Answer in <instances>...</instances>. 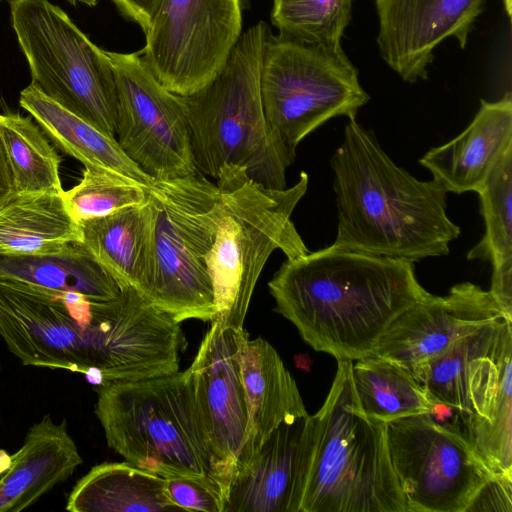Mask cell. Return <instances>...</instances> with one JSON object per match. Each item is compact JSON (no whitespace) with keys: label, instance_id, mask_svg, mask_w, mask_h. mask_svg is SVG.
<instances>
[{"label":"cell","instance_id":"obj_1","mask_svg":"<svg viewBox=\"0 0 512 512\" xmlns=\"http://www.w3.org/2000/svg\"><path fill=\"white\" fill-rule=\"evenodd\" d=\"M268 289L306 343L352 362L373 356L390 324L429 294L413 262L333 244L287 259Z\"/></svg>","mask_w":512,"mask_h":512},{"label":"cell","instance_id":"obj_2","mask_svg":"<svg viewBox=\"0 0 512 512\" xmlns=\"http://www.w3.org/2000/svg\"><path fill=\"white\" fill-rule=\"evenodd\" d=\"M330 164L338 211L334 246L411 262L449 254L460 228L446 214V190L397 166L356 119L346 124Z\"/></svg>","mask_w":512,"mask_h":512},{"label":"cell","instance_id":"obj_3","mask_svg":"<svg viewBox=\"0 0 512 512\" xmlns=\"http://www.w3.org/2000/svg\"><path fill=\"white\" fill-rule=\"evenodd\" d=\"M0 336L23 365L81 373L96 386L122 379L136 344L119 297L93 302L1 279Z\"/></svg>","mask_w":512,"mask_h":512},{"label":"cell","instance_id":"obj_4","mask_svg":"<svg viewBox=\"0 0 512 512\" xmlns=\"http://www.w3.org/2000/svg\"><path fill=\"white\" fill-rule=\"evenodd\" d=\"M269 26L260 21L243 32L218 75L204 88L180 96L194 162L217 178L225 165L246 168L268 188H286L296 151L269 125L261 96V68Z\"/></svg>","mask_w":512,"mask_h":512},{"label":"cell","instance_id":"obj_5","mask_svg":"<svg viewBox=\"0 0 512 512\" xmlns=\"http://www.w3.org/2000/svg\"><path fill=\"white\" fill-rule=\"evenodd\" d=\"M96 392L95 415L111 449L130 464L165 479L200 483L225 507L187 369L108 382L97 386Z\"/></svg>","mask_w":512,"mask_h":512},{"label":"cell","instance_id":"obj_6","mask_svg":"<svg viewBox=\"0 0 512 512\" xmlns=\"http://www.w3.org/2000/svg\"><path fill=\"white\" fill-rule=\"evenodd\" d=\"M219 221L206 256L216 318L224 327L243 328L257 280L275 250L287 259L309 252L292 213L308 188V174L289 188L273 189L253 180L246 168L223 166L217 176Z\"/></svg>","mask_w":512,"mask_h":512},{"label":"cell","instance_id":"obj_7","mask_svg":"<svg viewBox=\"0 0 512 512\" xmlns=\"http://www.w3.org/2000/svg\"><path fill=\"white\" fill-rule=\"evenodd\" d=\"M352 361L339 360L321 409L301 512H408L394 473L387 423L359 404Z\"/></svg>","mask_w":512,"mask_h":512},{"label":"cell","instance_id":"obj_8","mask_svg":"<svg viewBox=\"0 0 512 512\" xmlns=\"http://www.w3.org/2000/svg\"><path fill=\"white\" fill-rule=\"evenodd\" d=\"M149 257L140 294L181 323L213 322L216 306L206 256L219 221V190L203 174L147 187Z\"/></svg>","mask_w":512,"mask_h":512},{"label":"cell","instance_id":"obj_9","mask_svg":"<svg viewBox=\"0 0 512 512\" xmlns=\"http://www.w3.org/2000/svg\"><path fill=\"white\" fill-rule=\"evenodd\" d=\"M11 24L27 59L31 85L115 137L118 99L105 50L49 0H8Z\"/></svg>","mask_w":512,"mask_h":512},{"label":"cell","instance_id":"obj_10","mask_svg":"<svg viewBox=\"0 0 512 512\" xmlns=\"http://www.w3.org/2000/svg\"><path fill=\"white\" fill-rule=\"evenodd\" d=\"M267 121L284 143L297 145L331 118L356 119L370 99L342 47L270 35L261 68Z\"/></svg>","mask_w":512,"mask_h":512},{"label":"cell","instance_id":"obj_11","mask_svg":"<svg viewBox=\"0 0 512 512\" xmlns=\"http://www.w3.org/2000/svg\"><path fill=\"white\" fill-rule=\"evenodd\" d=\"M387 443L408 512H466L495 474L458 427L432 414L388 422Z\"/></svg>","mask_w":512,"mask_h":512},{"label":"cell","instance_id":"obj_12","mask_svg":"<svg viewBox=\"0 0 512 512\" xmlns=\"http://www.w3.org/2000/svg\"><path fill=\"white\" fill-rule=\"evenodd\" d=\"M241 34V0H158L139 54L166 89L188 96L218 75Z\"/></svg>","mask_w":512,"mask_h":512},{"label":"cell","instance_id":"obj_13","mask_svg":"<svg viewBox=\"0 0 512 512\" xmlns=\"http://www.w3.org/2000/svg\"><path fill=\"white\" fill-rule=\"evenodd\" d=\"M118 99L115 138L125 154L154 180L197 173L184 107L139 52L105 51Z\"/></svg>","mask_w":512,"mask_h":512},{"label":"cell","instance_id":"obj_14","mask_svg":"<svg viewBox=\"0 0 512 512\" xmlns=\"http://www.w3.org/2000/svg\"><path fill=\"white\" fill-rule=\"evenodd\" d=\"M187 370L212 455L213 478L227 501L247 427L236 330L211 322Z\"/></svg>","mask_w":512,"mask_h":512},{"label":"cell","instance_id":"obj_15","mask_svg":"<svg viewBox=\"0 0 512 512\" xmlns=\"http://www.w3.org/2000/svg\"><path fill=\"white\" fill-rule=\"evenodd\" d=\"M317 441V420L281 423L229 486L224 512H301Z\"/></svg>","mask_w":512,"mask_h":512},{"label":"cell","instance_id":"obj_16","mask_svg":"<svg viewBox=\"0 0 512 512\" xmlns=\"http://www.w3.org/2000/svg\"><path fill=\"white\" fill-rule=\"evenodd\" d=\"M381 58L408 83L427 79L434 50L449 37L464 49L485 0H374Z\"/></svg>","mask_w":512,"mask_h":512},{"label":"cell","instance_id":"obj_17","mask_svg":"<svg viewBox=\"0 0 512 512\" xmlns=\"http://www.w3.org/2000/svg\"><path fill=\"white\" fill-rule=\"evenodd\" d=\"M500 318L506 317L489 291L462 282L445 296L429 293L401 313L373 356L393 360L411 373L454 341Z\"/></svg>","mask_w":512,"mask_h":512},{"label":"cell","instance_id":"obj_18","mask_svg":"<svg viewBox=\"0 0 512 512\" xmlns=\"http://www.w3.org/2000/svg\"><path fill=\"white\" fill-rule=\"evenodd\" d=\"M247 427L235 471L245 465L281 423L308 414L299 389L275 348L236 330ZM235 473V472H234Z\"/></svg>","mask_w":512,"mask_h":512},{"label":"cell","instance_id":"obj_19","mask_svg":"<svg viewBox=\"0 0 512 512\" xmlns=\"http://www.w3.org/2000/svg\"><path fill=\"white\" fill-rule=\"evenodd\" d=\"M512 147V97L481 100L469 126L449 142L431 148L419 160L446 192H477Z\"/></svg>","mask_w":512,"mask_h":512},{"label":"cell","instance_id":"obj_20","mask_svg":"<svg viewBox=\"0 0 512 512\" xmlns=\"http://www.w3.org/2000/svg\"><path fill=\"white\" fill-rule=\"evenodd\" d=\"M83 460L66 420L49 414L27 430L20 449L0 476V512L22 511L65 482Z\"/></svg>","mask_w":512,"mask_h":512},{"label":"cell","instance_id":"obj_21","mask_svg":"<svg viewBox=\"0 0 512 512\" xmlns=\"http://www.w3.org/2000/svg\"><path fill=\"white\" fill-rule=\"evenodd\" d=\"M19 103L54 145L84 167L113 172L146 187L155 181L125 154L115 137L66 110L33 85L21 91Z\"/></svg>","mask_w":512,"mask_h":512},{"label":"cell","instance_id":"obj_22","mask_svg":"<svg viewBox=\"0 0 512 512\" xmlns=\"http://www.w3.org/2000/svg\"><path fill=\"white\" fill-rule=\"evenodd\" d=\"M71 512L184 511L170 497L166 479L129 462L93 466L69 493Z\"/></svg>","mask_w":512,"mask_h":512},{"label":"cell","instance_id":"obj_23","mask_svg":"<svg viewBox=\"0 0 512 512\" xmlns=\"http://www.w3.org/2000/svg\"><path fill=\"white\" fill-rule=\"evenodd\" d=\"M0 279L78 294L93 302L115 300L121 288L81 242L46 255L0 254Z\"/></svg>","mask_w":512,"mask_h":512},{"label":"cell","instance_id":"obj_24","mask_svg":"<svg viewBox=\"0 0 512 512\" xmlns=\"http://www.w3.org/2000/svg\"><path fill=\"white\" fill-rule=\"evenodd\" d=\"M81 238L62 194L14 192L0 205V254H54Z\"/></svg>","mask_w":512,"mask_h":512},{"label":"cell","instance_id":"obj_25","mask_svg":"<svg viewBox=\"0 0 512 512\" xmlns=\"http://www.w3.org/2000/svg\"><path fill=\"white\" fill-rule=\"evenodd\" d=\"M503 319L459 338L411 372L432 402L460 415L472 413L473 393Z\"/></svg>","mask_w":512,"mask_h":512},{"label":"cell","instance_id":"obj_26","mask_svg":"<svg viewBox=\"0 0 512 512\" xmlns=\"http://www.w3.org/2000/svg\"><path fill=\"white\" fill-rule=\"evenodd\" d=\"M485 233L467 254L469 260L492 265L491 288L505 317L512 321V147L477 191Z\"/></svg>","mask_w":512,"mask_h":512},{"label":"cell","instance_id":"obj_27","mask_svg":"<svg viewBox=\"0 0 512 512\" xmlns=\"http://www.w3.org/2000/svg\"><path fill=\"white\" fill-rule=\"evenodd\" d=\"M81 243L116 280L121 289L140 292L148 267L147 201L80 224Z\"/></svg>","mask_w":512,"mask_h":512},{"label":"cell","instance_id":"obj_28","mask_svg":"<svg viewBox=\"0 0 512 512\" xmlns=\"http://www.w3.org/2000/svg\"><path fill=\"white\" fill-rule=\"evenodd\" d=\"M352 380L361 409L370 418L388 423L418 415H436L438 407L403 366L370 356L352 365Z\"/></svg>","mask_w":512,"mask_h":512},{"label":"cell","instance_id":"obj_29","mask_svg":"<svg viewBox=\"0 0 512 512\" xmlns=\"http://www.w3.org/2000/svg\"><path fill=\"white\" fill-rule=\"evenodd\" d=\"M0 139L15 193H63L61 157L31 117L0 114Z\"/></svg>","mask_w":512,"mask_h":512},{"label":"cell","instance_id":"obj_30","mask_svg":"<svg viewBox=\"0 0 512 512\" xmlns=\"http://www.w3.org/2000/svg\"><path fill=\"white\" fill-rule=\"evenodd\" d=\"M512 321L503 319L496 342L497 372L487 421L465 436L497 474L512 475Z\"/></svg>","mask_w":512,"mask_h":512},{"label":"cell","instance_id":"obj_31","mask_svg":"<svg viewBox=\"0 0 512 512\" xmlns=\"http://www.w3.org/2000/svg\"><path fill=\"white\" fill-rule=\"evenodd\" d=\"M353 0H273L271 22L279 35L326 47H342Z\"/></svg>","mask_w":512,"mask_h":512},{"label":"cell","instance_id":"obj_32","mask_svg":"<svg viewBox=\"0 0 512 512\" xmlns=\"http://www.w3.org/2000/svg\"><path fill=\"white\" fill-rule=\"evenodd\" d=\"M62 198L72 219L79 225L120 210L143 205L147 187L122 175L84 167L78 184L63 191Z\"/></svg>","mask_w":512,"mask_h":512},{"label":"cell","instance_id":"obj_33","mask_svg":"<svg viewBox=\"0 0 512 512\" xmlns=\"http://www.w3.org/2000/svg\"><path fill=\"white\" fill-rule=\"evenodd\" d=\"M168 493L184 511L223 512L222 499L198 482L186 478L166 479Z\"/></svg>","mask_w":512,"mask_h":512},{"label":"cell","instance_id":"obj_34","mask_svg":"<svg viewBox=\"0 0 512 512\" xmlns=\"http://www.w3.org/2000/svg\"><path fill=\"white\" fill-rule=\"evenodd\" d=\"M512 475L495 473L479 489L466 512L512 511Z\"/></svg>","mask_w":512,"mask_h":512},{"label":"cell","instance_id":"obj_35","mask_svg":"<svg viewBox=\"0 0 512 512\" xmlns=\"http://www.w3.org/2000/svg\"><path fill=\"white\" fill-rule=\"evenodd\" d=\"M118 11L140 26L145 34L150 26L158 0H112Z\"/></svg>","mask_w":512,"mask_h":512},{"label":"cell","instance_id":"obj_36","mask_svg":"<svg viewBox=\"0 0 512 512\" xmlns=\"http://www.w3.org/2000/svg\"><path fill=\"white\" fill-rule=\"evenodd\" d=\"M14 193L11 171L0 139V205Z\"/></svg>","mask_w":512,"mask_h":512},{"label":"cell","instance_id":"obj_37","mask_svg":"<svg viewBox=\"0 0 512 512\" xmlns=\"http://www.w3.org/2000/svg\"><path fill=\"white\" fill-rule=\"evenodd\" d=\"M10 463V456L0 451V476L5 473Z\"/></svg>","mask_w":512,"mask_h":512},{"label":"cell","instance_id":"obj_38","mask_svg":"<svg viewBox=\"0 0 512 512\" xmlns=\"http://www.w3.org/2000/svg\"><path fill=\"white\" fill-rule=\"evenodd\" d=\"M504 9L507 13L508 17H511L512 14V0H503Z\"/></svg>","mask_w":512,"mask_h":512},{"label":"cell","instance_id":"obj_39","mask_svg":"<svg viewBox=\"0 0 512 512\" xmlns=\"http://www.w3.org/2000/svg\"><path fill=\"white\" fill-rule=\"evenodd\" d=\"M78 1L84 3V4L88 5V6H91V7L95 6L97 4V2H98V0H78Z\"/></svg>","mask_w":512,"mask_h":512},{"label":"cell","instance_id":"obj_40","mask_svg":"<svg viewBox=\"0 0 512 512\" xmlns=\"http://www.w3.org/2000/svg\"><path fill=\"white\" fill-rule=\"evenodd\" d=\"M70 4H72L73 6L76 5V0H67Z\"/></svg>","mask_w":512,"mask_h":512}]
</instances>
